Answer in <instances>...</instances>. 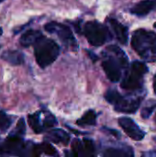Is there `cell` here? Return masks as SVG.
I'll return each mask as SVG.
<instances>
[{
	"instance_id": "6da1fadb",
	"label": "cell",
	"mask_w": 156,
	"mask_h": 157,
	"mask_svg": "<svg viewBox=\"0 0 156 157\" xmlns=\"http://www.w3.org/2000/svg\"><path fill=\"white\" fill-rule=\"evenodd\" d=\"M104 55L102 67L112 82H118L121 78L122 71L128 67V58L124 52L116 45L108 46Z\"/></svg>"
},
{
	"instance_id": "7a4b0ae2",
	"label": "cell",
	"mask_w": 156,
	"mask_h": 157,
	"mask_svg": "<svg viewBox=\"0 0 156 157\" xmlns=\"http://www.w3.org/2000/svg\"><path fill=\"white\" fill-rule=\"evenodd\" d=\"M131 46L146 62L156 61V34L143 29H137L131 37Z\"/></svg>"
},
{
	"instance_id": "3957f363",
	"label": "cell",
	"mask_w": 156,
	"mask_h": 157,
	"mask_svg": "<svg viewBox=\"0 0 156 157\" xmlns=\"http://www.w3.org/2000/svg\"><path fill=\"white\" fill-rule=\"evenodd\" d=\"M34 54L37 63L45 68L51 64L59 56V45L52 40L42 36L34 45Z\"/></svg>"
},
{
	"instance_id": "277c9868",
	"label": "cell",
	"mask_w": 156,
	"mask_h": 157,
	"mask_svg": "<svg viewBox=\"0 0 156 157\" xmlns=\"http://www.w3.org/2000/svg\"><path fill=\"white\" fill-rule=\"evenodd\" d=\"M106 100L114 106L115 110L122 113L133 114L139 109V106L142 102V97H133L126 98L121 96L117 90L109 89L105 95Z\"/></svg>"
},
{
	"instance_id": "5b68a950",
	"label": "cell",
	"mask_w": 156,
	"mask_h": 157,
	"mask_svg": "<svg viewBox=\"0 0 156 157\" xmlns=\"http://www.w3.org/2000/svg\"><path fill=\"white\" fill-rule=\"evenodd\" d=\"M147 72L148 68L144 63L134 61L121 82V87L130 91L141 89L143 84V77Z\"/></svg>"
},
{
	"instance_id": "8992f818",
	"label": "cell",
	"mask_w": 156,
	"mask_h": 157,
	"mask_svg": "<svg viewBox=\"0 0 156 157\" xmlns=\"http://www.w3.org/2000/svg\"><path fill=\"white\" fill-rule=\"evenodd\" d=\"M83 33L93 46H101L111 39V33L108 29L97 21L87 22L84 27Z\"/></svg>"
},
{
	"instance_id": "52a82bcc",
	"label": "cell",
	"mask_w": 156,
	"mask_h": 157,
	"mask_svg": "<svg viewBox=\"0 0 156 157\" xmlns=\"http://www.w3.org/2000/svg\"><path fill=\"white\" fill-rule=\"evenodd\" d=\"M44 29L49 33L56 34L60 38V40L63 41V43L65 44L67 47H70L72 49L77 48L76 40L74 37L72 30L67 26L55 22V21H51L46 24L44 26Z\"/></svg>"
},
{
	"instance_id": "ba28073f",
	"label": "cell",
	"mask_w": 156,
	"mask_h": 157,
	"mask_svg": "<svg viewBox=\"0 0 156 157\" xmlns=\"http://www.w3.org/2000/svg\"><path fill=\"white\" fill-rule=\"evenodd\" d=\"M71 157H96L94 143L89 139L74 140L72 144Z\"/></svg>"
},
{
	"instance_id": "9c48e42d",
	"label": "cell",
	"mask_w": 156,
	"mask_h": 157,
	"mask_svg": "<svg viewBox=\"0 0 156 157\" xmlns=\"http://www.w3.org/2000/svg\"><path fill=\"white\" fill-rule=\"evenodd\" d=\"M2 152H6L11 155L16 156H23L26 155L27 146L22 141V138L10 136L5 141L2 145Z\"/></svg>"
},
{
	"instance_id": "30bf717a",
	"label": "cell",
	"mask_w": 156,
	"mask_h": 157,
	"mask_svg": "<svg viewBox=\"0 0 156 157\" xmlns=\"http://www.w3.org/2000/svg\"><path fill=\"white\" fill-rule=\"evenodd\" d=\"M119 124L125 133L134 141H142L145 136V132H143L140 127L130 118H120L119 120Z\"/></svg>"
},
{
	"instance_id": "8fae6325",
	"label": "cell",
	"mask_w": 156,
	"mask_h": 157,
	"mask_svg": "<svg viewBox=\"0 0 156 157\" xmlns=\"http://www.w3.org/2000/svg\"><path fill=\"white\" fill-rule=\"evenodd\" d=\"M108 23L109 24L110 28L112 29L117 40L122 43L126 44L128 42V38H129V33H128V28L120 23L118 20L114 18H108Z\"/></svg>"
},
{
	"instance_id": "7c38bea8",
	"label": "cell",
	"mask_w": 156,
	"mask_h": 157,
	"mask_svg": "<svg viewBox=\"0 0 156 157\" xmlns=\"http://www.w3.org/2000/svg\"><path fill=\"white\" fill-rule=\"evenodd\" d=\"M102 157H134V152L130 146L109 147L103 151Z\"/></svg>"
},
{
	"instance_id": "4fadbf2b",
	"label": "cell",
	"mask_w": 156,
	"mask_h": 157,
	"mask_svg": "<svg viewBox=\"0 0 156 157\" xmlns=\"http://www.w3.org/2000/svg\"><path fill=\"white\" fill-rule=\"evenodd\" d=\"M156 9V0H143L136 4L131 9V12L137 16H145L152 10Z\"/></svg>"
},
{
	"instance_id": "5bb4252c",
	"label": "cell",
	"mask_w": 156,
	"mask_h": 157,
	"mask_svg": "<svg viewBox=\"0 0 156 157\" xmlns=\"http://www.w3.org/2000/svg\"><path fill=\"white\" fill-rule=\"evenodd\" d=\"M42 36L43 35L40 31L35 29H29L21 36L19 41L23 47H29L31 45H34Z\"/></svg>"
},
{
	"instance_id": "9a60e30c",
	"label": "cell",
	"mask_w": 156,
	"mask_h": 157,
	"mask_svg": "<svg viewBox=\"0 0 156 157\" xmlns=\"http://www.w3.org/2000/svg\"><path fill=\"white\" fill-rule=\"evenodd\" d=\"M47 139L55 144H68L69 141H70V136L63 130L55 129V130H51V132H48Z\"/></svg>"
},
{
	"instance_id": "2e32d148",
	"label": "cell",
	"mask_w": 156,
	"mask_h": 157,
	"mask_svg": "<svg viewBox=\"0 0 156 157\" xmlns=\"http://www.w3.org/2000/svg\"><path fill=\"white\" fill-rule=\"evenodd\" d=\"M1 58L4 61L13 65H19L24 61L23 53L19 51H15V50H9V51L4 52L1 55Z\"/></svg>"
},
{
	"instance_id": "e0dca14e",
	"label": "cell",
	"mask_w": 156,
	"mask_h": 157,
	"mask_svg": "<svg viewBox=\"0 0 156 157\" xmlns=\"http://www.w3.org/2000/svg\"><path fill=\"white\" fill-rule=\"evenodd\" d=\"M79 126H94L97 123V114L94 110H88L86 114L77 121Z\"/></svg>"
},
{
	"instance_id": "ac0fdd59",
	"label": "cell",
	"mask_w": 156,
	"mask_h": 157,
	"mask_svg": "<svg viewBox=\"0 0 156 157\" xmlns=\"http://www.w3.org/2000/svg\"><path fill=\"white\" fill-rule=\"evenodd\" d=\"M29 123L36 133H40L44 130L43 125L40 121V115L39 112L29 116Z\"/></svg>"
},
{
	"instance_id": "d6986e66",
	"label": "cell",
	"mask_w": 156,
	"mask_h": 157,
	"mask_svg": "<svg viewBox=\"0 0 156 157\" xmlns=\"http://www.w3.org/2000/svg\"><path fill=\"white\" fill-rule=\"evenodd\" d=\"M11 123H12V121L9 118V116H7L5 112L0 111V131L2 132H6L8 128L10 127Z\"/></svg>"
},
{
	"instance_id": "ffe728a7",
	"label": "cell",
	"mask_w": 156,
	"mask_h": 157,
	"mask_svg": "<svg viewBox=\"0 0 156 157\" xmlns=\"http://www.w3.org/2000/svg\"><path fill=\"white\" fill-rule=\"evenodd\" d=\"M26 132V126H25V121L23 119H20L17 124L16 129L10 133V136H15V137H18V138H22V136H24Z\"/></svg>"
},
{
	"instance_id": "44dd1931",
	"label": "cell",
	"mask_w": 156,
	"mask_h": 157,
	"mask_svg": "<svg viewBox=\"0 0 156 157\" xmlns=\"http://www.w3.org/2000/svg\"><path fill=\"white\" fill-rule=\"evenodd\" d=\"M41 153H44L47 155L52 157H58V153L56 151V149L49 143H43L41 144H40Z\"/></svg>"
},
{
	"instance_id": "7402d4cb",
	"label": "cell",
	"mask_w": 156,
	"mask_h": 157,
	"mask_svg": "<svg viewBox=\"0 0 156 157\" xmlns=\"http://www.w3.org/2000/svg\"><path fill=\"white\" fill-rule=\"evenodd\" d=\"M42 123H43L44 128H51L57 124V121H56V119L54 118V116H52L51 114H47V116L44 118V121Z\"/></svg>"
},
{
	"instance_id": "603a6c76",
	"label": "cell",
	"mask_w": 156,
	"mask_h": 157,
	"mask_svg": "<svg viewBox=\"0 0 156 157\" xmlns=\"http://www.w3.org/2000/svg\"><path fill=\"white\" fill-rule=\"evenodd\" d=\"M41 150L40 145H34V147L31 149V157H40Z\"/></svg>"
},
{
	"instance_id": "cb8c5ba5",
	"label": "cell",
	"mask_w": 156,
	"mask_h": 157,
	"mask_svg": "<svg viewBox=\"0 0 156 157\" xmlns=\"http://www.w3.org/2000/svg\"><path fill=\"white\" fill-rule=\"evenodd\" d=\"M142 157H156V151H149L143 154Z\"/></svg>"
},
{
	"instance_id": "d4e9b609",
	"label": "cell",
	"mask_w": 156,
	"mask_h": 157,
	"mask_svg": "<svg viewBox=\"0 0 156 157\" xmlns=\"http://www.w3.org/2000/svg\"><path fill=\"white\" fill-rule=\"evenodd\" d=\"M87 52H88V54H89V56L93 59V61H96V60H97V55H95L94 53H92L91 52H88L87 51Z\"/></svg>"
},
{
	"instance_id": "484cf974",
	"label": "cell",
	"mask_w": 156,
	"mask_h": 157,
	"mask_svg": "<svg viewBox=\"0 0 156 157\" xmlns=\"http://www.w3.org/2000/svg\"><path fill=\"white\" fill-rule=\"evenodd\" d=\"M154 93L156 94V74L154 78Z\"/></svg>"
},
{
	"instance_id": "4316f807",
	"label": "cell",
	"mask_w": 156,
	"mask_h": 157,
	"mask_svg": "<svg viewBox=\"0 0 156 157\" xmlns=\"http://www.w3.org/2000/svg\"><path fill=\"white\" fill-rule=\"evenodd\" d=\"M2 32H3V31H2V29H1V28H0V36H1V35H2Z\"/></svg>"
},
{
	"instance_id": "83f0119b",
	"label": "cell",
	"mask_w": 156,
	"mask_h": 157,
	"mask_svg": "<svg viewBox=\"0 0 156 157\" xmlns=\"http://www.w3.org/2000/svg\"><path fill=\"white\" fill-rule=\"evenodd\" d=\"M1 152H2V145L0 144V153H1Z\"/></svg>"
},
{
	"instance_id": "f1b7e54d",
	"label": "cell",
	"mask_w": 156,
	"mask_h": 157,
	"mask_svg": "<svg viewBox=\"0 0 156 157\" xmlns=\"http://www.w3.org/2000/svg\"><path fill=\"white\" fill-rule=\"evenodd\" d=\"M154 120H155V121H156V114H155V117H154Z\"/></svg>"
},
{
	"instance_id": "f546056e",
	"label": "cell",
	"mask_w": 156,
	"mask_h": 157,
	"mask_svg": "<svg viewBox=\"0 0 156 157\" xmlns=\"http://www.w3.org/2000/svg\"><path fill=\"white\" fill-rule=\"evenodd\" d=\"M154 27H155V28H156V22H155V23H154Z\"/></svg>"
},
{
	"instance_id": "4dcf8cb0",
	"label": "cell",
	"mask_w": 156,
	"mask_h": 157,
	"mask_svg": "<svg viewBox=\"0 0 156 157\" xmlns=\"http://www.w3.org/2000/svg\"><path fill=\"white\" fill-rule=\"evenodd\" d=\"M2 1H3V0H0V3H1V2H2Z\"/></svg>"
}]
</instances>
